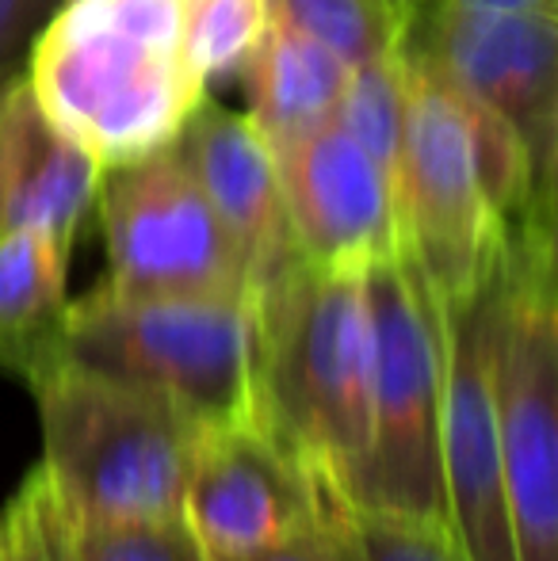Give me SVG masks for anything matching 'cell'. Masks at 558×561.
<instances>
[{
    "instance_id": "1",
    "label": "cell",
    "mask_w": 558,
    "mask_h": 561,
    "mask_svg": "<svg viewBox=\"0 0 558 561\" xmlns=\"http://www.w3.org/2000/svg\"><path fill=\"white\" fill-rule=\"evenodd\" d=\"M31 92L100 169L176 146L210 96L180 0H61L27 46Z\"/></svg>"
},
{
    "instance_id": "2",
    "label": "cell",
    "mask_w": 558,
    "mask_h": 561,
    "mask_svg": "<svg viewBox=\"0 0 558 561\" xmlns=\"http://www.w3.org/2000/svg\"><path fill=\"white\" fill-rule=\"evenodd\" d=\"M43 470L73 527L184 516L203 424L169 398L73 359L61 344L23 370Z\"/></svg>"
},
{
    "instance_id": "3",
    "label": "cell",
    "mask_w": 558,
    "mask_h": 561,
    "mask_svg": "<svg viewBox=\"0 0 558 561\" xmlns=\"http://www.w3.org/2000/svg\"><path fill=\"white\" fill-rule=\"evenodd\" d=\"M257 302L264 321L261 424L314 485L356 501L372 424L364 267L298 260Z\"/></svg>"
},
{
    "instance_id": "4",
    "label": "cell",
    "mask_w": 558,
    "mask_h": 561,
    "mask_svg": "<svg viewBox=\"0 0 558 561\" xmlns=\"http://www.w3.org/2000/svg\"><path fill=\"white\" fill-rule=\"evenodd\" d=\"M61 347L169 398L203 428L261 421L264 321L257 298H130L96 283L69 298Z\"/></svg>"
},
{
    "instance_id": "5",
    "label": "cell",
    "mask_w": 558,
    "mask_h": 561,
    "mask_svg": "<svg viewBox=\"0 0 558 561\" xmlns=\"http://www.w3.org/2000/svg\"><path fill=\"white\" fill-rule=\"evenodd\" d=\"M493 405L516 561H558L555 222L505 226L493 275Z\"/></svg>"
},
{
    "instance_id": "6",
    "label": "cell",
    "mask_w": 558,
    "mask_h": 561,
    "mask_svg": "<svg viewBox=\"0 0 558 561\" xmlns=\"http://www.w3.org/2000/svg\"><path fill=\"white\" fill-rule=\"evenodd\" d=\"M364 302L372 329V424L364 481L352 504L444 524V306L402 244L364 267Z\"/></svg>"
},
{
    "instance_id": "7",
    "label": "cell",
    "mask_w": 558,
    "mask_h": 561,
    "mask_svg": "<svg viewBox=\"0 0 558 561\" xmlns=\"http://www.w3.org/2000/svg\"><path fill=\"white\" fill-rule=\"evenodd\" d=\"M406 84L410 107L395 172L398 233L436 302L463 310L498 272L505 226L478 180L459 96L410 46Z\"/></svg>"
},
{
    "instance_id": "8",
    "label": "cell",
    "mask_w": 558,
    "mask_h": 561,
    "mask_svg": "<svg viewBox=\"0 0 558 561\" xmlns=\"http://www.w3.org/2000/svg\"><path fill=\"white\" fill-rule=\"evenodd\" d=\"M96 207L112 290L130 298H253L238 241L176 146L104 169Z\"/></svg>"
},
{
    "instance_id": "9",
    "label": "cell",
    "mask_w": 558,
    "mask_h": 561,
    "mask_svg": "<svg viewBox=\"0 0 558 561\" xmlns=\"http://www.w3.org/2000/svg\"><path fill=\"white\" fill-rule=\"evenodd\" d=\"M452 89L498 112L528 146L539 187L555 195L558 12H486L418 0L406 38Z\"/></svg>"
},
{
    "instance_id": "10",
    "label": "cell",
    "mask_w": 558,
    "mask_h": 561,
    "mask_svg": "<svg viewBox=\"0 0 558 561\" xmlns=\"http://www.w3.org/2000/svg\"><path fill=\"white\" fill-rule=\"evenodd\" d=\"M444 524L467 561H516L493 405V279L470 306L444 310Z\"/></svg>"
},
{
    "instance_id": "11",
    "label": "cell",
    "mask_w": 558,
    "mask_h": 561,
    "mask_svg": "<svg viewBox=\"0 0 558 561\" xmlns=\"http://www.w3.org/2000/svg\"><path fill=\"white\" fill-rule=\"evenodd\" d=\"M184 519L218 561L261 554L318 519L314 478L261 421L200 432Z\"/></svg>"
},
{
    "instance_id": "12",
    "label": "cell",
    "mask_w": 558,
    "mask_h": 561,
    "mask_svg": "<svg viewBox=\"0 0 558 561\" xmlns=\"http://www.w3.org/2000/svg\"><path fill=\"white\" fill-rule=\"evenodd\" d=\"M272 157L283 215L306 264L367 267L402 244L387 172L337 123L303 134Z\"/></svg>"
},
{
    "instance_id": "13",
    "label": "cell",
    "mask_w": 558,
    "mask_h": 561,
    "mask_svg": "<svg viewBox=\"0 0 558 561\" xmlns=\"http://www.w3.org/2000/svg\"><path fill=\"white\" fill-rule=\"evenodd\" d=\"M176 149L192 169L200 192L238 241L249 264L253 298L269 295L303 260L283 215L272 149L253 130L249 115L218 104L215 96H207L192 112L184 134L176 138Z\"/></svg>"
},
{
    "instance_id": "14",
    "label": "cell",
    "mask_w": 558,
    "mask_h": 561,
    "mask_svg": "<svg viewBox=\"0 0 558 561\" xmlns=\"http://www.w3.org/2000/svg\"><path fill=\"white\" fill-rule=\"evenodd\" d=\"M104 169L50 115L23 69L0 89V233L46 229L73 244Z\"/></svg>"
},
{
    "instance_id": "15",
    "label": "cell",
    "mask_w": 558,
    "mask_h": 561,
    "mask_svg": "<svg viewBox=\"0 0 558 561\" xmlns=\"http://www.w3.org/2000/svg\"><path fill=\"white\" fill-rule=\"evenodd\" d=\"M352 69L291 27L269 23L241 66L249 92V123L261 141L280 153L303 134L333 123Z\"/></svg>"
},
{
    "instance_id": "16",
    "label": "cell",
    "mask_w": 558,
    "mask_h": 561,
    "mask_svg": "<svg viewBox=\"0 0 558 561\" xmlns=\"http://www.w3.org/2000/svg\"><path fill=\"white\" fill-rule=\"evenodd\" d=\"M73 244L46 229L0 233V370H23L61 344Z\"/></svg>"
},
{
    "instance_id": "17",
    "label": "cell",
    "mask_w": 558,
    "mask_h": 561,
    "mask_svg": "<svg viewBox=\"0 0 558 561\" xmlns=\"http://www.w3.org/2000/svg\"><path fill=\"white\" fill-rule=\"evenodd\" d=\"M418 0H264L269 23L326 46L349 69L406 50Z\"/></svg>"
},
{
    "instance_id": "18",
    "label": "cell",
    "mask_w": 558,
    "mask_h": 561,
    "mask_svg": "<svg viewBox=\"0 0 558 561\" xmlns=\"http://www.w3.org/2000/svg\"><path fill=\"white\" fill-rule=\"evenodd\" d=\"M314 493L337 561H467L447 524L375 512L318 485Z\"/></svg>"
},
{
    "instance_id": "19",
    "label": "cell",
    "mask_w": 558,
    "mask_h": 561,
    "mask_svg": "<svg viewBox=\"0 0 558 561\" xmlns=\"http://www.w3.org/2000/svg\"><path fill=\"white\" fill-rule=\"evenodd\" d=\"M406 107H410L406 50H398L383 61L352 69L349 84H344V96L333 115V123L387 172L390 187H395L398 153H402Z\"/></svg>"
},
{
    "instance_id": "20",
    "label": "cell",
    "mask_w": 558,
    "mask_h": 561,
    "mask_svg": "<svg viewBox=\"0 0 558 561\" xmlns=\"http://www.w3.org/2000/svg\"><path fill=\"white\" fill-rule=\"evenodd\" d=\"M187 50L203 81H238L249 50L269 27L264 0H180Z\"/></svg>"
},
{
    "instance_id": "21",
    "label": "cell",
    "mask_w": 558,
    "mask_h": 561,
    "mask_svg": "<svg viewBox=\"0 0 558 561\" xmlns=\"http://www.w3.org/2000/svg\"><path fill=\"white\" fill-rule=\"evenodd\" d=\"M77 561H218L184 516L138 519V524L73 527Z\"/></svg>"
},
{
    "instance_id": "22",
    "label": "cell",
    "mask_w": 558,
    "mask_h": 561,
    "mask_svg": "<svg viewBox=\"0 0 558 561\" xmlns=\"http://www.w3.org/2000/svg\"><path fill=\"white\" fill-rule=\"evenodd\" d=\"M0 516L8 535V561H77L69 516L43 462L31 466Z\"/></svg>"
},
{
    "instance_id": "23",
    "label": "cell",
    "mask_w": 558,
    "mask_h": 561,
    "mask_svg": "<svg viewBox=\"0 0 558 561\" xmlns=\"http://www.w3.org/2000/svg\"><path fill=\"white\" fill-rule=\"evenodd\" d=\"M58 4L61 0H0V69L20 66L31 38Z\"/></svg>"
},
{
    "instance_id": "24",
    "label": "cell",
    "mask_w": 558,
    "mask_h": 561,
    "mask_svg": "<svg viewBox=\"0 0 558 561\" xmlns=\"http://www.w3.org/2000/svg\"><path fill=\"white\" fill-rule=\"evenodd\" d=\"M230 561H337L333 554V542L326 535V524H321V512L310 527L295 531L291 539H283L280 547H269L261 554H249V558H230Z\"/></svg>"
},
{
    "instance_id": "25",
    "label": "cell",
    "mask_w": 558,
    "mask_h": 561,
    "mask_svg": "<svg viewBox=\"0 0 558 561\" xmlns=\"http://www.w3.org/2000/svg\"><path fill=\"white\" fill-rule=\"evenodd\" d=\"M463 8H486V12H558V0H455Z\"/></svg>"
},
{
    "instance_id": "26",
    "label": "cell",
    "mask_w": 558,
    "mask_h": 561,
    "mask_svg": "<svg viewBox=\"0 0 558 561\" xmlns=\"http://www.w3.org/2000/svg\"><path fill=\"white\" fill-rule=\"evenodd\" d=\"M15 69H20V66H12V69H0V89H4V84H8V77H12Z\"/></svg>"
},
{
    "instance_id": "27",
    "label": "cell",
    "mask_w": 558,
    "mask_h": 561,
    "mask_svg": "<svg viewBox=\"0 0 558 561\" xmlns=\"http://www.w3.org/2000/svg\"><path fill=\"white\" fill-rule=\"evenodd\" d=\"M4 542H8V535H4V516H0V554H4Z\"/></svg>"
},
{
    "instance_id": "28",
    "label": "cell",
    "mask_w": 558,
    "mask_h": 561,
    "mask_svg": "<svg viewBox=\"0 0 558 561\" xmlns=\"http://www.w3.org/2000/svg\"><path fill=\"white\" fill-rule=\"evenodd\" d=\"M0 561H8V542H4V554H0Z\"/></svg>"
}]
</instances>
